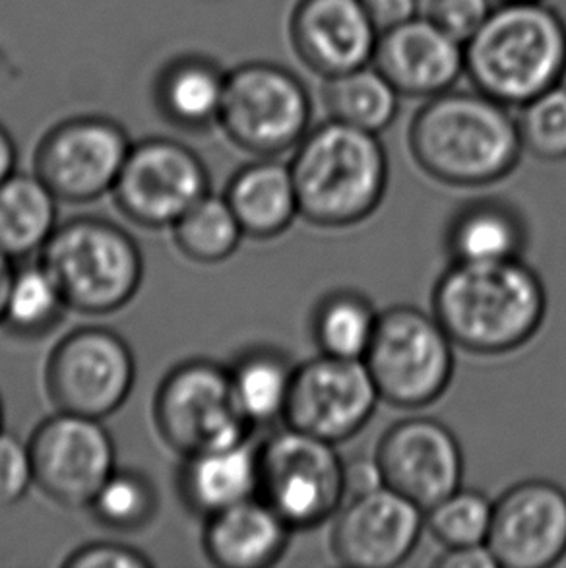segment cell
<instances>
[{
	"label": "cell",
	"instance_id": "obj_1",
	"mask_svg": "<svg viewBox=\"0 0 566 568\" xmlns=\"http://www.w3.org/2000/svg\"><path fill=\"white\" fill-rule=\"evenodd\" d=\"M511 108L479 90H448L425 100L410 124V150L431 178L485 186L518 165L524 146Z\"/></svg>",
	"mask_w": 566,
	"mask_h": 568
},
{
	"label": "cell",
	"instance_id": "obj_2",
	"mask_svg": "<svg viewBox=\"0 0 566 568\" xmlns=\"http://www.w3.org/2000/svg\"><path fill=\"white\" fill-rule=\"evenodd\" d=\"M438 323L456 346L482 355L508 354L542 326L545 287L520 258L456 262L433 295Z\"/></svg>",
	"mask_w": 566,
	"mask_h": 568
},
{
	"label": "cell",
	"instance_id": "obj_3",
	"mask_svg": "<svg viewBox=\"0 0 566 568\" xmlns=\"http://www.w3.org/2000/svg\"><path fill=\"white\" fill-rule=\"evenodd\" d=\"M466 74L475 90L520 109L565 82V18L545 0L501 2L466 43Z\"/></svg>",
	"mask_w": 566,
	"mask_h": 568
},
{
	"label": "cell",
	"instance_id": "obj_4",
	"mask_svg": "<svg viewBox=\"0 0 566 568\" xmlns=\"http://www.w3.org/2000/svg\"><path fill=\"white\" fill-rule=\"evenodd\" d=\"M299 214L322 227L365 220L381 204L388 158L375 132L329 119L306 132L290 163Z\"/></svg>",
	"mask_w": 566,
	"mask_h": 568
},
{
	"label": "cell",
	"instance_id": "obj_5",
	"mask_svg": "<svg viewBox=\"0 0 566 568\" xmlns=\"http://www.w3.org/2000/svg\"><path fill=\"white\" fill-rule=\"evenodd\" d=\"M39 262L61 287L69 308L84 315H111L123 308L144 276L137 241L101 217H74L57 225Z\"/></svg>",
	"mask_w": 566,
	"mask_h": 568
},
{
	"label": "cell",
	"instance_id": "obj_6",
	"mask_svg": "<svg viewBox=\"0 0 566 568\" xmlns=\"http://www.w3.org/2000/svg\"><path fill=\"white\" fill-rule=\"evenodd\" d=\"M313 98L277 62L249 61L228 72L220 126L235 146L261 158L293 150L311 131Z\"/></svg>",
	"mask_w": 566,
	"mask_h": 568
},
{
	"label": "cell",
	"instance_id": "obj_7",
	"mask_svg": "<svg viewBox=\"0 0 566 568\" xmlns=\"http://www.w3.org/2000/svg\"><path fill=\"white\" fill-rule=\"evenodd\" d=\"M451 336L436 316L420 308L392 307L378 315L375 336L363 362L381 399L398 407H423L451 384Z\"/></svg>",
	"mask_w": 566,
	"mask_h": 568
},
{
	"label": "cell",
	"instance_id": "obj_8",
	"mask_svg": "<svg viewBox=\"0 0 566 568\" xmlns=\"http://www.w3.org/2000/svg\"><path fill=\"white\" fill-rule=\"evenodd\" d=\"M153 415L163 440L184 458L249 443L253 427L235 399L230 371L206 359L183 363L163 378Z\"/></svg>",
	"mask_w": 566,
	"mask_h": 568
},
{
	"label": "cell",
	"instance_id": "obj_9",
	"mask_svg": "<svg viewBox=\"0 0 566 568\" xmlns=\"http://www.w3.org/2000/svg\"><path fill=\"white\" fill-rule=\"evenodd\" d=\"M344 464L332 443L287 425L259 450L261 499L291 530L319 526L345 499Z\"/></svg>",
	"mask_w": 566,
	"mask_h": 568
},
{
	"label": "cell",
	"instance_id": "obj_10",
	"mask_svg": "<svg viewBox=\"0 0 566 568\" xmlns=\"http://www.w3.org/2000/svg\"><path fill=\"white\" fill-rule=\"evenodd\" d=\"M134 375L129 344L117 332L88 326L70 332L54 346L46 383L59 412L105 419L129 398Z\"/></svg>",
	"mask_w": 566,
	"mask_h": 568
},
{
	"label": "cell",
	"instance_id": "obj_11",
	"mask_svg": "<svg viewBox=\"0 0 566 568\" xmlns=\"http://www.w3.org/2000/svg\"><path fill=\"white\" fill-rule=\"evenodd\" d=\"M131 148L129 134L113 119L72 116L39 142L36 175L59 200L93 202L113 192Z\"/></svg>",
	"mask_w": 566,
	"mask_h": 568
},
{
	"label": "cell",
	"instance_id": "obj_12",
	"mask_svg": "<svg viewBox=\"0 0 566 568\" xmlns=\"http://www.w3.org/2000/svg\"><path fill=\"white\" fill-rule=\"evenodd\" d=\"M210 192L206 165L171 139L132 144L113 196L129 220L144 227H173Z\"/></svg>",
	"mask_w": 566,
	"mask_h": 568
},
{
	"label": "cell",
	"instance_id": "obj_13",
	"mask_svg": "<svg viewBox=\"0 0 566 568\" xmlns=\"http://www.w3.org/2000/svg\"><path fill=\"white\" fill-rule=\"evenodd\" d=\"M36 485L67 508H88L115 471V445L101 419L59 412L30 440Z\"/></svg>",
	"mask_w": 566,
	"mask_h": 568
},
{
	"label": "cell",
	"instance_id": "obj_14",
	"mask_svg": "<svg viewBox=\"0 0 566 568\" xmlns=\"http://www.w3.org/2000/svg\"><path fill=\"white\" fill-rule=\"evenodd\" d=\"M378 399L363 359L322 354L293 373L283 417L293 429L336 445L371 419Z\"/></svg>",
	"mask_w": 566,
	"mask_h": 568
},
{
	"label": "cell",
	"instance_id": "obj_15",
	"mask_svg": "<svg viewBox=\"0 0 566 568\" xmlns=\"http://www.w3.org/2000/svg\"><path fill=\"white\" fill-rule=\"evenodd\" d=\"M487 546L498 567L547 568L566 554V491L545 479L514 485L495 503Z\"/></svg>",
	"mask_w": 566,
	"mask_h": 568
},
{
	"label": "cell",
	"instance_id": "obj_16",
	"mask_svg": "<svg viewBox=\"0 0 566 568\" xmlns=\"http://www.w3.org/2000/svg\"><path fill=\"white\" fill-rule=\"evenodd\" d=\"M376 460L384 484L425 513L459 489L464 456L452 430L427 417L400 422L386 430Z\"/></svg>",
	"mask_w": 566,
	"mask_h": 568
},
{
	"label": "cell",
	"instance_id": "obj_17",
	"mask_svg": "<svg viewBox=\"0 0 566 568\" xmlns=\"http://www.w3.org/2000/svg\"><path fill=\"white\" fill-rule=\"evenodd\" d=\"M423 513L388 485L353 497L334 524V554L352 568L396 567L414 554L422 538Z\"/></svg>",
	"mask_w": 566,
	"mask_h": 568
},
{
	"label": "cell",
	"instance_id": "obj_18",
	"mask_svg": "<svg viewBox=\"0 0 566 568\" xmlns=\"http://www.w3.org/2000/svg\"><path fill=\"white\" fill-rule=\"evenodd\" d=\"M290 41L299 61L326 80L371 64L378 31L361 0H297Z\"/></svg>",
	"mask_w": 566,
	"mask_h": 568
},
{
	"label": "cell",
	"instance_id": "obj_19",
	"mask_svg": "<svg viewBox=\"0 0 566 568\" xmlns=\"http://www.w3.org/2000/svg\"><path fill=\"white\" fill-rule=\"evenodd\" d=\"M373 64L402 98L431 100L466 74V45L422 14L378 36Z\"/></svg>",
	"mask_w": 566,
	"mask_h": 568
},
{
	"label": "cell",
	"instance_id": "obj_20",
	"mask_svg": "<svg viewBox=\"0 0 566 568\" xmlns=\"http://www.w3.org/2000/svg\"><path fill=\"white\" fill-rule=\"evenodd\" d=\"M290 530L266 500L253 497L208 516L204 547L218 567L264 568L280 559Z\"/></svg>",
	"mask_w": 566,
	"mask_h": 568
},
{
	"label": "cell",
	"instance_id": "obj_21",
	"mask_svg": "<svg viewBox=\"0 0 566 568\" xmlns=\"http://www.w3.org/2000/svg\"><path fill=\"white\" fill-rule=\"evenodd\" d=\"M228 72L204 54L171 59L153 84V100L161 116L183 131H206L220 124Z\"/></svg>",
	"mask_w": 566,
	"mask_h": 568
},
{
	"label": "cell",
	"instance_id": "obj_22",
	"mask_svg": "<svg viewBox=\"0 0 566 568\" xmlns=\"http://www.w3.org/2000/svg\"><path fill=\"white\" fill-rule=\"evenodd\" d=\"M181 493L200 515L212 516L259 493V450L249 443L186 456Z\"/></svg>",
	"mask_w": 566,
	"mask_h": 568
},
{
	"label": "cell",
	"instance_id": "obj_23",
	"mask_svg": "<svg viewBox=\"0 0 566 568\" xmlns=\"http://www.w3.org/2000/svg\"><path fill=\"white\" fill-rule=\"evenodd\" d=\"M225 199L251 237H276L299 214L297 189L290 165L270 158L237 171Z\"/></svg>",
	"mask_w": 566,
	"mask_h": 568
},
{
	"label": "cell",
	"instance_id": "obj_24",
	"mask_svg": "<svg viewBox=\"0 0 566 568\" xmlns=\"http://www.w3.org/2000/svg\"><path fill=\"white\" fill-rule=\"evenodd\" d=\"M57 196L38 175L12 173L0 183V251L12 258L41 253L57 230Z\"/></svg>",
	"mask_w": 566,
	"mask_h": 568
},
{
	"label": "cell",
	"instance_id": "obj_25",
	"mask_svg": "<svg viewBox=\"0 0 566 568\" xmlns=\"http://www.w3.org/2000/svg\"><path fill=\"white\" fill-rule=\"evenodd\" d=\"M398 90L371 62L367 67L326 78L322 85V103L330 119L361 131H386L400 111Z\"/></svg>",
	"mask_w": 566,
	"mask_h": 568
},
{
	"label": "cell",
	"instance_id": "obj_26",
	"mask_svg": "<svg viewBox=\"0 0 566 568\" xmlns=\"http://www.w3.org/2000/svg\"><path fill=\"white\" fill-rule=\"evenodd\" d=\"M448 246L456 262H503L518 258L524 246L520 217L503 202H475L452 223Z\"/></svg>",
	"mask_w": 566,
	"mask_h": 568
},
{
	"label": "cell",
	"instance_id": "obj_27",
	"mask_svg": "<svg viewBox=\"0 0 566 568\" xmlns=\"http://www.w3.org/2000/svg\"><path fill=\"white\" fill-rule=\"evenodd\" d=\"M230 373L235 399L249 422L261 425L283 415L295 373L283 355L269 349L251 352Z\"/></svg>",
	"mask_w": 566,
	"mask_h": 568
},
{
	"label": "cell",
	"instance_id": "obj_28",
	"mask_svg": "<svg viewBox=\"0 0 566 568\" xmlns=\"http://www.w3.org/2000/svg\"><path fill=\"white\" fill-rule=\"evenodd\" d=\"M378 315L357 293L337 292L316 307L313 334L324 355L363 359L375 336Z\"/></svg>",
	"mask_w": 566,
	"mask_h": 568
},
{
	"label": "cell",
	"instance_id": "obj_29",
	"mask_svg": "<svg viewBox=\"0 0 566 568\" xmlns=\"http://www.w3.org/2000/svg\"><path fill=\"white\" fill-rule=\"evenodd\" d=\"M173 233L181 253L202 264L230 258L245 235L228 199L210 192L173 225Z\"/></svg>",
	"mask_w": 566,
	"mask_h": 568
},
{
	"label": "cell",
	"instance_id": "obj_30",
	"mask_svg": "<svg viewBox=\"0 0 566 568\" xmlns=\"http://www.w3.org/2000/svg\"><path fill=\"white\" fill-rule=\"evenodd\" d=\"M69 308L61 287L41 264L16 270L2 324L18 336H43L61 323Z\"/></svg>",
	"mask_w": 566,
	"mask_h": 568
},
{
	"label": "cell",
	"instance_id": "obj_31",
	"mask_svg": "<svg viewBox=\"0 0 566 568\" xmlns=\"http://www.w3.org/2000/svg\"><path fill=\"white\" fill-rule=\"evenodd\" d=\"M90 510L98 523L113 530H139L158 513L152 481L132 469L117 468L95 493Z\"/></svg>",
	"mask_w": 566,
	"mask_h": 568
},
{
	"label": "cell",
	"instance_id": "obj_32",
	"mask_svg": "<svg viewBox=\"0 0 566 568\" xmlns=\"http://www.w3.org/2000/svg\"><path fill=\"white\" fill-rule=\"evenodd\" d=\"M493 508L483 493L456 489L428 508L425 524L446 547L482 546L489 538Z\"/></svg>",
	"mask_w": 566,
	"mask_h": 568
},
{
	"label": "cell",
	"instance_id": "obj_33",
	"mask_svg": "<svg viewBox=\"0 0 566 568\" xmlns=\"http://www.w3.org/2000/svg\"><path fill=\"white\" fill-rule=\"evenodd\" d=\"M516 123L526 152L545 162L566 160L565 82L522 105Z\"/></svg>",
	"mask_w": 566,
	"mask_h": 568
},
{
	"label": "cell",
	"instance_id": "obj_34",
	"mask_svg": "<svg viewBox=\"0 0 566 568\" xmlns=\"http://www.w3.org/2000/svg\"><path fill=\"white\" fill-rule=\"evenodd\" d=\"M495 7L493 0H427L423 14L466 45Z\"/></svg>",
	"mask_w": 566,
	"mask_h": 568
},
{
	"label": "cell",
	"instance_id": "obj_35",
	"mask_svg": "<svg viewBox=\"0 0 566 568\" xmlns=\"http://www.w3.org/2000/svg\"><path fill=\"white\" fill-rule=\"evenodd\" d=\"M33 477L30 443H22L10 433H0V505L8 507L22 499Z\"/></svg>",
	"mask_w": 566,
	"mask_h": 568
},
{
	"label": "cell",
	"instance_id": "obj_36",
	"mask_svg": "<svg viewBox=\"0 0 566 568\" xmlns=\"http://www.w3.org/2000/svg\"><path fill=\"white\" fill-rule=\"evenodd\" d=\"M67 568H148L152 561L132 547L121 544H90L67 557Z\"/></svg>",
	"mask_w": 566,
	"mask_h": 568
},
{
	"label": "cell",
	"instance_id": "obj_37",
	"mask_svg": "<svg viewBox=\"0 0 566 568\" xmlns=\"http://www.w3.org/2000/svg\"><path fill=\"white\" fill-rule=\"evenodd\" d=\"M378 36L422 16V0H361Z\"/></svg>",
	"mask_w": 566,
	"mask_h": 568
},
{
	"label": "cell",
	"instance_id": "obj_38",
	"mask_svg": "<svg viewBox=\"0 0 566 568\" xmlns=\"http://www.w3.org/2000/svg\"><path fill=\"white\" fill-rule=\"evenodd\" d=\"M345 497H361L384 487L383 469L376 458H353L344 464Z\"/></svg>",
	"mask_w": 566,
	"mask_h": 568
},
{
	"label": "cell",
	"instance_id": "obj_39",
	"mask_svg": "<svg viewBox=\"0 0 566 568\" xmlns=\"http://www.w3.org/2000/svg\"><path fill=\"white\" fill-rule=\"evenodd\" d=\"M436 567L441 568H497L498 562L487 544L482 546L446 547Z\"/></svg>",
	"mask_w": 566,
	"mask_h": 568
},
{
	"label": "cell",
	"instance_id": "obj_40",
	"mask_svg": "<svg viewBox=\"0 0 566 568\" xmlns=\"http://www.w3.org/2000/svg\"><path fill=\"white\" fill-rule=\"evenodd\" d=\"M16 144L10 132L0 124V183L7 181L16 170Z\"/></svg>",
	"mask_w": 566,
	"mask_h": 568
},
{
	"label": "cell",
	"instance_id": "obj_41",
	"mask_svg": "<svg viewBox=\"0 0 566 568\" xmlns=\"http://www.w3.org/2000/svg\"><path fill=\"white\" fill-rule=\"evenodd\" d=\"M14 258L0 251V324L4 321V308H7L8 292L14 277Z\"/></svg>",
	"mask_w": 566,
	"mask_h": 568
},
{
	"label": "cell",
	"instance_id": "obj_42",
	"mask_svg": "<svg viewBox=\"0 0 566 568\" xmlns=\"http://www.w3.org/2000/svg\"><path fill=\"white\" fill-rule=\"evenodd\" d=\"M0 433H2V404H0Z\"/></svg>",
	"mask_w": 566,
	"mask_h": 568
},
{
	"label": "cell",
	"instance_id": "obj_43",
	"mask_svg": "<svg viewBox=\"0 0 566 568\" xmlns=\"http://www.w3.org/2000/svg\"><path fill=\"white\" fill-rule=\"evenodd\" d=\"M501 2H505V0H501Z\"/></svg>",
	"mask_w": 566,
	"mask_h": 568
}]
</instances>
